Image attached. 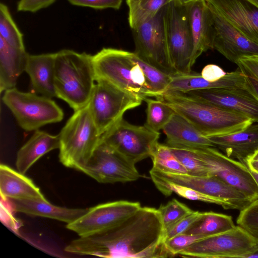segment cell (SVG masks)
I'll return each mask as SVG.
<instances>
[{
	"mask_svg": "<svg viewBox=\"0 0 258 258\" xmlns=\"http://www.w3.org/2000/svg\"><path fill=\"white\" fill-rule=\"evenodd\" d=\"M163 233L158 209L141 207L107 230L73 240L64 250L107 258L173 256L165 247Z\"/></svg>",
	"mask_w": 258,
	"mask_h": 258,
	"instance_id": "cell-1",
	"label": "cell"
},
{
	"mask_svg": "<svg viewBox=\"0 0 258 258\" xmlns=\"http://www.w3.org/2000/svg\"><path fill=\"white\" fill-rule=\"evenodd\" d=\"M156 99L169 105L206 137L238 132L254 123L242 113L199 100L179 92L167 91Z\"/></svg>",
	"mask_w": 258,
	"mask_h": 258,
	"instance_id": "cell-2",
	"label": "cell"
},
{
	"mask_svg": "<svg viewBox=\"0 0 258 258\" xmlns=\"http://www.w3.org/2000/svg\"><path fill=\"white\" fill-rule=\"evenodd\" d=\"M93 55L70 49L55 53L54 85L56 97L75 111L89 102L96 82Z\"/></svg>",
	"mask_w": 258,
	"mask_h": 258,
	"instance_id": "cell-3",
	"label": "cell"
},
{
	"mask_svg": "<svg viewBox=\"0 0 258 258\" xmlns=\"http://www.w3.org/2000/svg\"><path fill=\"white\" fill-rule=\"evenodd\" d=\"M60 162L80 170L100 143L99 134L88 103L74 111L59 134Z\"/></svg>",
	"mask_w": 258,
	"mask_h": 258,
	"instance_id": "cell-4",
	"label": "cell"
},
{
	"mask_svg": "<svg viewBox=\"0 0 258 258\" xmlns=\"http://www.w3.org/2000/svg\"><path fill=\"white\" fill-rule=\"evenodd\" d=\"M92 58L96 80H105L143 101L150 97L144 74L132 59L131 52L103 48Z\"/></svg>",
	"mask_w": 258,
	"mask_h": 258,
	"instance_id": "cell-5",
	"label": "cell"
},
{
	"mask_svg": "<svg viewBox=\"0 0 258 258\" xmlns=\"http://www.w3.org/2000/svg\"><path fill=\"white\" fill-rule=\"evenodd\" d=\"M4 103L11 110L19 125L26 131L38 130L47 124L61 121L63 112L51 98L16 87L4 92Z\"/></svg>",
	"mask_w": 258,
	"mask_h": 258,
	"instance_id": "cell-6",
	"label": "cell"
},
{
	"mask_svg": "<svg viewBox=\"0 0 258 258\" xmlns=\"http://www.w3.org/2000/svg\"><path fill=\"white\" fill-rule=\"evenodd\" d=\"M258 252V239L240 226L200 239L178 254L203 258L249 257Z\"/></svg>",
	"mask_w": 258,
	"mask_h": 258,
	"instance_id": "cell-7",
	"label": "cell"
},
{
	"mask_svg": "<svg viewBox=\"0 0 258 258\" xmlns=\"http://www.w3.org/2000/svg\"><path fill=\"white\" fill-rule=\"evenodd\" d=\"M96 82L88 104L101 137L123 118L126 111L140 106L143 100L105 80Z\"/></svg>",
	"mask_w": 258,
	"mask_h": 258,
	"instance_id": "cell-8",
	"label": "cell"
},
{
	"mask_svg": "<svg viewBox=\"0 0 258 258\" xmlns=\"http://www.w3.org/2000/svg\"><path fill=\"white\" fill-rule=\"evenodd\" d=\"M164 25L171 63L179 74L191 72L193 41L185 5L172 0L166 7Z\"/></svg>",
	"mask_w": 258,
	"mask_h": 258,
	"instance_id": "cell-9",
	"label": "cell"
},
{
	"mask_svg": "<svg viewBox=\"0 0 258 258\" xmlns=\"http://www.w3.org/2000/svg\"><path fill=\"white\" fill-rule=\"evenodd\" d=\"M183 147L189 149L205 163L211 176H215L236 188L251 202L258 199V185L246 165L227 157L214 147Z\"/></svg>",
	"mask_w": 258,
	"mask_h": 258,
	"instance_id": "cell-10",
	"label": "cell"
},
{
	"mask_svg": "<svg viewBox=\"0 0 258 258\" xmlns=\"http://www.w3.org/2000/svg\"><path fill=\"white\" fill-rule=\"evenodd\" d=\"M159 137V132L144 125L131 124L122 118L101 136L100 142L136 164L151 157Z\"/></svg>",
	"mask_w": 258,
	"mask_h": 258,
	"instance_id": "cell-11",
	"label": "cell"
},
{
	"mask_svg": "<svg viewBox=\"0 0 258 258\" xmlns=\"http://www.w3.org/2000/svg\"><path fill=\"white\" fill-rule=\"evenodd\" d=\"M166 7L132 30L134 52L144 60L172 75L177 73L171 63L168 52L164 25Z\"/></svg>",
	"mask_w": 258,
	"mask_h": 258,
	"instance_id": "cell-12",
	"label": "cell"
},
{
	"mask_svg": "<svg viewBox=\"0 0 258 258\" xmlns=\"http://www.w3.org/2000/svg\"><path fill=\"white\" fill-rule=\"evenodd\" d=\"M79 171L103 183L134 181L140 177L135 164L102 142Z\"/></svg>",
	"mask_w": 258,
	"mask_h": 258,
	"instance_id": "cell-13",
	"label": "cell"
},
{
	"mask_svg": "<svg viewBox=\"0 0 258 258\" xmlns=\"http://www.w3.org/2000/svg\"><path fill=\"white\" fill-rule=\"evenodd\" d=\"M141 207L137 202L117 201L101 204L88 211L66 227L80 237L103 232L117 224Z\"/></svg>",
	"mask_w": 258,
	"mask_h": 258,
	"instance_id": "cell-14",
	"label": "cell"
},
{
	"mask_svg": "<svg viewBox=\"0 0 258 258\" xmlns=\"http://www.w3.org/2000/svg\"><path fill=\"white\" fill-rule=\"evenodd\" d=\"M182 93L199 100L239 112L254 122H258V99L246 88H215Z\"/></svg>",
	"mask_w": 258,
	"mask_h": 258,
	"instance_id": "cell-15",
	"label": "cell"
},
{
	"mask_svg": "<svg viewBox=\"0 0 258 258\" xmlns=\"http://www.w3.org/2000/svg\"><path fill=\"white\" fill-rule=\"evenodd\" d=\"M209 8L212 12L214 26L213 49L235 63L243 56L258 55L257 44Z\"/></svg>",
	"mask_w": 258,
	"mask_h": 258,
	"instance_id": "cell-16",
	"label": "cell"
},
{
	"mask_svg": "<svg viewBox=\"0 0 258 258\" xmlns=\"http://www.w3.org/2000/svg\"><path fill=\"white\" fill-rule=\"evenodd\" d=\"M209 7L258 44V7L247 0H206Z\"/></svg>",
	"mask_w": 258,
	"mask_h": 258,
	"instance_id": "cell-17",
	"label": "cell"
},
{
	"mask_svg": "<svg viewBox=\"0 0 258 258\" xmlns=\"http://www.w3.org/2000/svg\"><path fill=\"white\" fill-rule=\"evenodd\" d=\"M185 6L193 41V66L203 52L213 49L214 20L206 0H195Z\"/></svg>",
	"mask_w": 258,
	"mask_h": 258,
	"instance_id": "cell-18",
	"label": "cell"
},
{
	"mask_svg": "<svg viewBox=\"0 0 258 258\" xmlns=\"http://www.w3.org/2000/svg\"><path fill=\"white\" fill-rule=\"evenodd\" d=\"M207 138L227 157L246 165L247 159L258 151V122L238 132Z\"/></svg>",
	"mask_w": 258,
	"mask_h": 258,
	"instance_id": "cell-19",
	"label": "cell"
},
{
	"mask_svg": "<svg viewBox=\"0 0 258 258\" xmlns=\"http://www.w3.org/2000/svg\"><path fill=\"white\" fill-rule=\"evenodd\" d=\"M171 80L167 91L185 93L188 91L215 88L238 87L246 88L245 76L238 68L234 72L227 73L220 80L210 82L201 74L192 71L189 73H176L171 75Z\"/></svg>",
	"mask_w": 258,
	"mask_h": 258,
	"instance_id": "cell-20",
	"label": "cell"
},
{
	"mask_svg": "<svg viewBox=\"0 0 258 258\" xmlns=\"http://www.w3.org/2000/svg\"><path fill=\"white\" fill-rule=\"evenodd\" d=\"M25 72L33 90L41 95L56 97L54 85L55 53L28 54Z\"/></svg>",
	"mask_w": 258,
	"mask_h": 258,
	"instance_id": "cell-21",
	"label": "cell"
},
{
	"mask_svg": "<svg viewBox=\"0 0 258 258\" xmlns=\"http://www.w3.org/2000/svg\"><path fill=\"white\" fill-rule=\"evenodd\" d=\"M0 191L2 200L47 201L33 181L9 166L0 165Z\"/></svg>",
	"mask_w": 258,
	"mask_h": 258,
	"instance_id": "cell-22",
	"label": "cell"
},
{
	"mask_svg": "<svg viewBox=\"0 0 258 258\" xmlns=\"http://www.w3.org/2000/svg\"><path fill=\"white\" fill-rule=\"evenodd\" d=\"M162 131L168 146L191 147H214L208 139L187 119L174 111Z\"/></svg>",
	"mask_w": 258,
	"mask_h": 258,
	"instance_id": "cell-23",
	"label": "cell"
},
{
	"mask_svg": "<svg viewBox=\"0 0 258 258\" xmlns=\"http://www.w3.org/2000/svg\"><path fill=\"white\" fill-rule=\"evenodd\" d=\"M59 135L54 136L39 130L18 151L16 161L17 170L25 174L42 156L59 148Z\"/></svg>",
	"mask_w": 258,
	"mask_h": 258,
	"instance_id": "cell-24",
	"label": "cell"
},
{
	"mask_svg": "<svg viewBox=\"0 0 258 258\" xmlns=\"http://www.w3.org/2000/svg\"><path fill=\"white\" fill-rule=\"evenodd\" d=\"M17 212L71 223L85 214L88 209H72L50 204L48 201L9 199Z\"/></svg>",
	"mask_w": 258,
	"mask_h": 258,
	"instance_id": "cell-25",
	"label": "cell"
},
{
	"mask_svg": "<svg viewBox=\"0 0 258 258\" xmlns=\"http://www.w3.org/2000/svg\"><path fill=\"white\" fill-rule=\"evenodd\" d=\"M25 49L10 45L0 37V91L15 88L19 77L25 71L28 55Z\"/></svg>",
	"mask_w": 258,
	"mask_h": 258,
	"instance_id": "cell-26",
	"label": "cell"
},
{
	"mask_svg": "<svg viewBox=\"0 0 258 258\" xmlns=\"http://www.w3.org/2000/svg\"><path fill=\"white\" fill-rule=\"evenodd\" d=\"M235 227L232 216L212 211L202 212L186 233L207 237L231 230Z\"/></svg>",
	"mask_w": 258,
	"mask_h": 258,
	"instance_id": "cell-27",
	"label": "cell"
},
{
	"mask_svg": "<svg viewBox=\"0 0 258 258\" xmlns=\"http://www.w3.org/2000/svg\"><path fill=\"white\" fill-rule=\"evenodd\" d=\"M151 178L156 188L166 196H170L173 192H174L182 198L190 200L216 204L221 206L225 210H235L234 206L231 204L218 198L204 194L191 188L155 177H151Z\"/></svg>",
	"mask_w": 258,
	"mask_h": 258,
	"instance_id": "cell-28",
	"label": "cell"
},
{
	"mask_svg": "<svg viewBox=\"0 0 258 258\" xmlns=\"http://www.w3.org/2000/svg\"><path fill=\"white\" fill-rule=\"evenodd\" d=\"M129 8L128 22L133 29L153 17L172 0H126Z\"/></svg>",
	"mask_w": 258,
	"mask_h": 258,
	"instance_id": "cell-29",
	"label": "cell"
},
{
	"mask_svg": "<svg viewBox=\"0 0 258 258\" xmlns=\"http://www.w3.org/2000/svg\"><path fill=\"white\" fill-rule=\"evenodd\" d=\"M131 56L142 69L151 97L157 98L165 92L171 80V75L144 60L134 52H131Z\"/></svg>",
	"mask_w": 258,
	"mask_h": 258,
	"instance_id": "cell-30",
	"label": "cell"
},
{
	"mask_svg": "<svg viewBox=\"0 0 258 258\" xmlns=\"http://www.w3.org/2000/svg\"><path fill=\"white\" fill-rule=\"evenodd\" d=\"M147 117L144 125L155 132H159L169 122L174 111L163 101L147 98Z\"/></svg>",
	"mask_w": 258,
	"mask_h": 258,
	"instance_id": "cell-31",
	"label": "cell"
},
{
	"mask_svg": "<svg viewBox=\"0 0 258 258\" xmlns=\"http://www.w3.org/2000/svg\"><path fill=\"white\" fill-rule=\"evenodd\" d=\"M152 168L164 172L174 173H187L180 161L166 144L158 143L150 157Z\"/></svg>",
	"mask_w": 258,
	"mask_h": 258,
	"instance_id": "cell-32",
	"label": "cell"
},
{
	"mask_svg": "<svg viewBox=\"0 0 258 258\" xmlns=\"http://www.w3.org/2000/svg\"><path fill=\"white\" fill-rule=\"evenodd\" d=\"M0 37L10 45L25 49L23 35L14 22L8 6L0 4Z\"/></svg>",
	"mask_w": 258,
	"mask_h": 258,
	"instance_id": "cell-33",
	"label": "cell"
},
{
	"mask_svg": "<svg viewBox=\"0 0 258 258\" xmlns=\"http://www.w3.org/2000/svg\"><path fill=\"white\" fill-rule=\"evenodd\" d=\"M187 171V173L199 176H211L205 163L189 149L183 147L168 146Z\"/></svg>",
	"mask_w": 258,
	"mask_h": 258,
	"instance_id": "cell-34",
	"label": "cell"
},
{
	"mask_svg": "<svg viewBox=\"0 0 258 258\" xmlns=\"http://www.w3.org/2000/svg\"><path fill=\"white\" fill-rule=\"evenodd\" d=\"M161 217L164 230L167 229L194 211L176 199H172L158 209Z\"/></svg>",
	"mask_w": 258,
	"mask_h": 258,
	"instance_id": "cell-35",
	"label": "cell"
},
{
	"mask_svg": "<svg viewBox=\"0 0 258 258\" xmlns=\"http://www.w3.org/2000/svg\"><path fill=\"white\" fill-rule=\"evenodd\" d=\"M236 223L258 239V199L240 211Z\"/></svg>",
	"mask_w": 258,
	"mask_h": 258,
	"instance_id": "cell-36",
	"label": "cell"
},
{
	"mask_svg": "<svg viewBox=\"0 0 258 258\" xmlns=\"http://www.w3.org/2000/svg\"><path fill=\"white\" fill-rule=\"evenodd\" d=\"M204 237L200 235L184 233L172 237L165 241L164 244L167 250L172 256H174Z\"/></svg>",
	"mask_w": 258,
	"mask_h": 258,
	"instance_id": "cell-37",
	"label": "cell"
},
{
	"mask_svg": "<svg viewBox=\"0 0 258 258\" xmlns=\"http://www.w3.org/2000/svg\"><path fill=\"white\" fill-rule=\"evenodd\" d=\"M202 212L193 211L174 224L164 230V242L179 234L185 233L191 226L201 217Z\"/></svg>",
	"mask_w": 258,
	"mask_h": 258,
	"instance_id": "cell-38",
	"label": "cell"
},
{
	"mask_svg": "<svg viewBox=\"0 0 258 258\" xmlns=\"http://www.w3.org/2000/svg\"><path fill=\"white\" fill-rule=\"evenodd\" d=\"M72 5L95 9H119L122 0H67Z\"/></svg>",
	"mask_w": 258,
	"mask_h": 258,
	"instance_id": "cell-39",
	"label": "cell"
},
{
	"mask_svg": "<svg viewBox=\"0 0 258 258\" xmlns=\"http://www.w3.org/2000/svg\"><path fill=\"white\" fill-rule=\"evenodd\" d=\"M56 0H19L17 4V11L19 12L35 13L53 4Z\"/></svg>",
	"mask_w": 258,
	"mask_h": 258,
	"instance_id": "cell-40",
	"label": "cell"
},
{
	"mask_svg": "<svg viewBox=\"0 0 258 258\" xmlns=\"http://www.w3.org/2000/svg\"><path fill=\"white\" fill-rule=\"evenodd\" d=\"M243 73L258 80V55L243 56L236 63Z\"/></svg>",
	"mask_w": 258,
	"mask_h": 258,
	"instance_id": "cell-41",
	"label": "cell"
},
{
	"mask_svg": "<svg viewBox=\"0 0 258 258\" xmlns=\"http://www.w3.org/2000/svg\"><path fill=\"white\" fill-rule=\"evenodd\" d=\"M226 74L222 68L214 64L206 66L201 73L203 78L210 82L217 81L223 77Z\"/></svg>",
	"mask_w": 258,
	"mask_h": 258,
	"instance_id": "cell-42",
	"label": "cell"
},
{
	"mask_svg": "<svg viewBox=\"0 0 258 258\" xmlns=\"http://www.w3.org/2000/svg\"><path fill=\"white\" fill-rule=\"evenodd\" d=\"M1 207V219L3 218V220H2V222H4L6 225L17 232L18 230L17 226L19 222H17L16 219L13 216L8 208H7L5 205H3L2 202Z\"/></svg>",
	"mask_w": 258,
	"mask_h": 258,
	"instance_id": "cell-43",
	"label": "cell"
},
{
	"mask_svg": "<svg viewBox=\"0 0 258 258\" xmlns=\"http://www.w3.org/2000/svg\"><path fill=\"white\" fill-rule=\"evenodd\" d=\"M244 75L245 76L246 88L258 99V80L249 75L246 74Z\"/></svg>",
	"mask_w": 258,
	"mask_h": 258,
	"instance_id": "cell-44",
	"label": "cell"
},
{
	"mask_svg": "<svg viewBox=\"0 0 258 258\" xmlns=\"http://www.w3.org/2000/svg\"><path fill=\"white\" fill-rule=\"evenodd\" d=\"M246 165L250 170L258 173V151L247 159Z\"/></svg>",
	"mask_w": 258,
	"mask_h": 258,
	"instance_id": "cell-45",
	"label": "cell"
},
{
	"mask_svg": "<svg viewBox=\"0 0 258 258\" xmlns=\"http://www.w3.org/2000/svg\"><path fill=\"white\" fill-rule=\"evenodd\" d=\"M250 171L258 185V173H256L254 171H251V170H250Z\"/></svg>",
	"mask_w": 258,
	"mask_h": 258,
	"instance_id": "cell-46",
	"label": "cell"
},
{
	"mask_svg": "<svg viewBox=\"0 0 258 258\" xmlns=\"http://www.w3.org/2000/svg\"><path fill=\"white\" fill-rule=\"evenodd\" d=\"M176 1L182 4L185 5V4L189 3L192 1H194L195 0H176Z\"/></svg>",
	"mask_w": 258,
	"mask_h": 258,
	"instance_id": "cell-47",
	"label": "cell"
},
{
	"mask_svg": "<svg viewBox=\"0 0 258 258\" xmlns=\"http://www.w3.org/2000/svg\"><path fill=\"white\" fill-rule=\"evenodd\" d=\"M252 4L254 5L255 6L258 7V0H247Z\"/></svg>",
	"mask_w": 258,
	"mask_h": 258,
	"instance_id": "cell-48",
	"label": "cell"
}]
</instances>
